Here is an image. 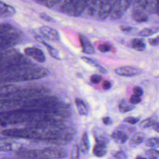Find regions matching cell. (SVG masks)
Wrapping results in <instances>:
<instances>
[{"label": "cell", "instance_id": "16", "mask_svg": "<svg viewBox=\"0 0 159 159\" xmlns=\"http://www.w3.org/2000/svg\"><path fill=\"white\" fill-rule=\"evenodd\" d=\"M111 137L115 142L120 144L125 143L129 139L128 134L120 129L114 130L111 135Z\"/></svg>", "mask_w": 159, "mask_h": 159}, {"label": "cell", "instance_id": "8", "mask_svg": "<svg viewBox=\"0 0 159 159\" xmlns=\"http://www.w3.org/2000/svg\"><path fill=\"white\" fill-rule=\"evenodd\" d=\"M24 101L12 98L7 97L0 99V112L7 111L12 109L20 108Z\"/></svg>", "mask_w": 159, "mask_h": 159}, {"label": "cell", "instance_id": "21", "mask_svg": "<svg viewBox=\"0 0 159 159\" xmlns=\"http://www.w3.org/2000/svg\"><path fill=\"white\" fill-rule=\"evenodd\" d=\"M80 149L84 154H86L89 152V142L88 135L87 132H84L81 137Z\"/></svg>", "mask_w": 159, "mask_h": 159}, {"label": "cell", "instance_id": "45", "mask_svg": "<svg viewBox=\"0 0 159 159\" xmlns=\"http://www.w3.org/2000/svg\"><path fill=\"white\" fill-rule=\"evenodd\" d=\"M3 54H4V50H2V51H0V59L3 56Z\"/></svg>", "mask_w": 159, "mask_h": 159}, {"label": "cell", "instance_id": "46", "mask_svg": "<svg viewBox=\"0 0 159 159\" xmlns=\"http://www.w3.org/2000/svg\"><path fill=\"white\" fill-rule=\"evenodd\" d=\"M145 158V157H143V156H137V157H136V158Z\"/></svg>", "mask_w": 159, "mask_h": 159}, {"label": "cell", "instance_id": "25", "mask_svg": "<svg viewBox=\"0 0 159 159\" xmlns=\"http://www.w3.org/2000/svg\"><path fill=\"white\" fill-rule=\"evenodd\" d=\"M159 32V27H147L142 29L140 31L138 32V35L139 36L147 37L153 35Z\"/></svg>", "mask_w": 159, "mask_h": 159}, {"label": "cell", "instance_id": "41", "mask_svg": "<svg viewBox=\"0 0 159 159\" xmlns=\"http://www.w3.org/2000/svg\"><path fill=\"white\" fill-rule=\"evenodd\" d=\"M120 29L122 32H130L132 30L133 27H130L129 25H120Z\"/></svg>", "mask_w": 159, "mask_h": 159}, {"label": "cell", "instance_id": "33", "mask_svg": "<svg viewBox=\"0 0 159 159\" xmlns=\"http://www.w3.org/2000/svg\"><path fill=\"white\" fill-rule=\"evenodd\" d=\"M101 80H102V76L101 75H99L93 74L90 77V81L93 84H98L99 83L101 82Z\"/></svg>", "mask_w": 159, "mask_h": 159}, {"label": "cell", "instance_id": "15", "mask_svg": "<svg viewBox=\"0 0 159 159\" xmlns=\"http://www.w3.org/2000/svg\"><path fill=\"white\" fill-rule=\"evenodd\" d=\"M15 142L9 137H0V152H9L15 149Z\"/></svg>", "mask_w": 159, "mask_h": 159}, {"label": "cell", "instance_id": "44", "mask_svg": "<svg viewBox=\"0 0 159 159\" xmlns=\"http://www.w3.org/2000/svg\"><path fill=\"white\" fill-rule=\"evenodd\" d=\"M152 127L155 131L159 133V122H155L152 125Z\"/></svg>", "mask_w": 159, "mask_h": 159}, {"label": "cell", "instance_id": "22", "mask_svg": "<svg viewBox=\"0 0 159 159\" xmlns=\"http://www.w3.org/2000/svg\"><path fill=\"white\" fill-rule=\"evenodd\" d=\"M75 104H76L78 114L80 116H87L88 114V111L83 101L80 98H76L75 100Z\"/></svg>", "mask_w": 159, "mask_h": 159}, {"label": "cell", "instance_id": "40", "mask_svg": "<svg viewBox=\"0 0 159 159\" xmlns=\"http://www.w3.org/2000/svg\"><path fill=\"white\" fill-rule=\"evenodd\" d=\"M40 17L41 19H42L43 20H46V21H53V19L50 16H49L48 15H47L45 13H43V12L40 13Z\"/></svg>", "mask_w": 159, "mask_h": 159}, {"label": "cell", "instance_id": "4", "mask_svg": "<svg viewBox=\"0 0 159 159\" xmlns=\"http://www.w3.org/2000/svg\"><path fill=\"white\" fill-rule=\"evenodd\" d=\"M31 61L15 49L4 50L0 59V76L22 66L30 65Z\"/></svg>", "mask_w": 159, "mask_h": 159}, {"label": "cell", "instance_id": "17", "mask_svg": "<svg viewBox=\"0 0 159 159\" xmlns=\"http://www.w3.org/2000/svg\"><path fill=\"white\" fill-rule=\"evenodd\" d=\"M107 152V143L96 142L93 149V154L98 157H104Z\"/></svg>", "mask_w": 159, "mask_h": 159}, {"label": "cell", "instance_id": "36", "mask_svg": "<svg viewBox=\"0 0 159 159\" xmlns=\"http://www.w3.org/2000/svg\"><path fill=\"white\" fill-rule=\"evenodd\" d=\"M114 158H119V159H124V158H127V156L125 154V153L122 151V150H119L116 152L114 154Z\"/></svg>", "mask_w": 159, "mask_h": 159}, {"label": "cell", "instance_id": "37", "mask_svg": "<svg viewBox=\"0 0 159 159\" xmlns=\"http://www.w3.org/2000/svg\"><path fill=\"white\" fill-rule=\"evenodd\" d=\"M80 148L78 145H75L74 148H73V150L72 152V155H71V158H78L80 157Z\"/></svg>", "mask_w": 159, "mask_h": 159}, {"label": "cell", "instance_id": "20", "mask_svg": "<svg viewBox=\"0 0 159 159\" xmlns=\"http://www.w3.org/2000/svg\"><path fill=\"white\" fill-rule=\"evenodd\" d=\"M131 47L135 50L142 52L146 48L145 42L143 39H134L130 42Z\"/></svg>", "mask_w": 159, "mask_h": 159}, {"label": "cell", "instance_id": "6", "mask_svg": "<svg viewBox=\"0 0 159 159\" xmlns=\"http://www.w3.org/2000/svg\"><path fill=\"white\" fill-rule=\"evenodd\" d=\"M49 89L44 86L19 87L9 97L17 98L23 101L43 95L48 93Z\"/></svg>", "mask_w": 159, "mask_h": 159}, {"label": "cell", "instance_id": "39", "mask_svg": "<svg viewBox=\"0 0 159 159\" xmlns=\"http://www.w3.org/2000/svg\"><path fill=\"white\" fill-rule=\"evenodd\" d=\"M148 43H150V45H151L152 46L158 45H159V35L157 36L155 38L150 39L148 40Z\"/></svg>", "mask_w": 159, "mask_h": 159}, {"label": "cell", "instance_id": "9", "mask_svg": "<svg viewBox=\"0 0 159 159\" xmlns=\"http://www.w3.org/2000/svg\"><path fill=\"white\" fill-rule=\"evenodd\" d=\"M89 0H75L70 9L66 13L72 16H79L86 9Z\"/></svg>", "mask_w": 159, "mask_h": 159}, {"label": "cell", "instance_id": "34", "mask_svg": "<svg viewBox=\"0 0 159 159\" xmlns=\"http://www.w3.org/2000/svg\"><path fill=\"white\" fill-rule=\"evenodd\" d=\"M139 121V118L134 117H127L124 119V122L130 124H135Z\"/></svg>", "mask_w": 159, "mask_h": 159}, {"label": "cell", "instance_id": "10", "mask_svg": "<svg viewBox=\"0 0 159 159\" xmlns=\"http://www.w3.org/2000/svg\"><path fill=\"white\" fill-rule=\"evenodd\" d=\"M114 72L120 76L131 77L139 75L142 73V71L140 69L134 66H124L116 68L114 70Z\"/></svg>", "mask_w": 159, "mask_h": 159}, {"label": "cell", "instance_id": "43", "mask_svg": "<svg viewBox=\"0 0 159 159\" xmlns=\"http://www.w3.org/2000/svg\"><path fill=\"white\" fill-rule=\"evenodd\" d=\"M111 87V83H110V81H107V80H105L103 83H102V88L104 89H110Z\"/></svg>", "mask_w": 159, "mask_h": 159}, {"label": "cell", "instance_id": "23", "mask_svg": "<svg viewBox=\"0 0 159 159\" xmlns=\"http://www.w3.org/2000/svg\"><path fill=\"white\" fill-rule=\"evenodd\" d=\"M144 134L142 132H137L131 138L129 144L131 147H135L140 145L144 140Z\"/></svg>", "mask_w": 159, "mask_h": 159}, {"label": "cell", "instance_id": "7", "mask_svg": "<svg viewBox=\"0 0 159 159\" xmlns=\"http://www.w3.org/2000/svg\"><path fill=\"white\" fill-rule=\"evenodd\" d=\"M23 34L14 28L0 36V51L4 50L21 42Z\"/></svg>", "mask_w": 159, "mask_h": 159}, {"label": "cell", "instance_id": "29", "mask_svg": "<svg viewBox=\"0 0 159 159\" xmlns=\"http://www.w3.org/2000/svg\"><path fill=\"white\" fill-rule=\"evenodd\" d=\"M146 157L151 159L159 158V150L156 149H149L145 152Z\"/></svg>", "mask_w": 159, "mask_h": 159}, {"label": "cell", "instance_id": "31", "mask_svg": "<svg viewBox=\"0 0 159 159\" xmlns=\"http://www.w3.org/2000/svg\"><path fill=\"white\" fill-rule=\"evenodd\" d=\"M14 27L9 24H0V36L12 30Z\"/></svg>", "mask_w": 159, "mask_h": 159}, {"label": "cell", "instance_id": "13", "mask_svg": "<svg viewBox=\"0 0 159 159\" xmlns=\"http://www.w3.org/2000/svg\"><path fill=\"white\" fill-rule=\"evenodd\" d=\"M79 41L81 47L82 52L85 54H93L95 53V49L91 42L83 34L78 35Z\"/></svg>", "mask_w": 159, "mask_h": 159}, {"label": "cell", "instance_id": "38", "mask_svg": "<svg viewBox=\"0 0 159 159\" xmlns=\"http://www.w3.org/2000/svg\"><path fill=\"white\" fill-rule=\"evenodd\" d=\"M133 93H134V94H135L137 96H142L143 95V89L140 87L135 86L133 89Z\"/></svg>", "mask_w": 159, "mask_h": 159}, {"label": "cell", "instance_id": "12", "mask_svg": "<svg viewBox=\"0 0 159 159\" xmlns=\"http://www.w3.org/2000/svg\"><path fill=\"white\" fill-rule=\"evenodd\" d=\"M39 31L40 34L46 39L51 40H58L60 35L58 31L50 27L43 25L40 27Z\"/></svg>", "mask_w": 159, "mask_h": 159}, {"label": "cell", "instance_id": "19", "mask_svg": "<svg viewBox=\"0 0 159 159\" xmlns=\"http://www.w3.org/2000/svg\"><path fill=\"white\" fill-rule=\"evenodd\" d=\"M135 108L134 104L130 102L127 99H122L119 104L118 109L120 113H125L133 110Z\"/></svg>", "mask_w": 159, "mask_h": 159}, {"label": "cell", "instance_id": "27", "mask_svg": "<svg viewBox=\"0 0 159 159\" xmlns=\"http://www.w3.org/2000/svg\"><path fill=\"white\" fill-rule=\"evenodd\" d=\"M145 145L152 148H159V137H151L145 142Z\"/></svg>", "mask_w": 159, "mask_h": 159}, {"label": "cell", "instance_id": "24", "mask_svg": "<svg viewBox=\"0 0 159 159\" xmlns=\"http://www.w3.org/2000/svg\"><path fill=\"white\" fill-rule=\"evenodd\" d=\"M159 0H147L146 11L150 13L157 14Z\"/></svg>", "mask_w": 159, "mask_h": 159}, {"label": "cell", "instance_id": "18", "mask_svg": "<svg viewBox=\"0 0 159 159\" xmlns=\"http://www.w3.org/2000/svg\"><path fill=\"white\" fill-rule=\"evenodd\" d=\"M81 58L83 61H84L86 63H88V64L92 65L93 66H94V68H96L101 73H107V70L103 66H102L99 63V62L98 61H96V60H94L93 58H89V57H84V56L81 57Z\"/></svg>", "mask_w": 159, "mask_h": 159}, {"label": "cell", "instance_id": "1", "mask_svg": "<svg viewBox=\"0 0 159 159\" xmlns=\"http://www.w3.org/2000/svg\"><path fill=\"white\" fill-rule=\"evenodd\" d=\"M2 134L11 138L34 140L55 145H66L74 137L72 129L63 123L47 128H12L3 130Z\"/></svg>", "mask_w": 159, "mask_h": 159}, {"label": "cell", "instance_id": "30", "mask_svg": "<svg viewBox=\"0 0 159 159\" xmlns=\"http://www.w3.org/2000/svg\"><path fill=\"white\" fill-rule=\"evenodd\" d=\"M155 122V120L152 117L145 119V120H142L140 124V127L142 128H148L152 127L153 124Z\"/></svg>", "mask_w": 159, "mask_h": 159}, {"label": "cell", "instance_id": "42", "mask_svg": "<svg viewBox=\"0 0 159 159\" xmlns=\"http://www.w3.org/2000/svg\"><path fill=\"white\" fill-rule=\"evenodd\" d=\"M102 122L105 125H111L112 123V119L109 117H105L102 119Z\"/></svg>", "mask_w": 159, "mask_h": 159}, {"label": "cell", "instance_id": "2", "mask_svg": "<svg viewBox=\"0 0 159 159\" xmlns=\"http://www.w3.org/2000/svg\"><path fill=\"white\" fill-rule=\"evenodd\" d=\"M52 114L42 111L18 108L0 112V126H7L40 120Z\"/></svg>", "mask_w": 159, "mask_h": 159}, {"label": "cell", "instance_id": "28", "mask_svg": "<svg viewBox=\"0 0 159 159\" xmlns=\"http://www.w3.org/2000/svg\"><path fill=\"white\" fill-rule=\"evenodd\" d=\"M0 11L2 12H7L9 14H13L15 13V9L11 6L7 5L6 3L0 1Z\"/></svg>", "mask_w": 159, "mask_h": 159}, {"label": "cell", "instance_id": "5", "mask_svg": "<svg viewBox=\"0 0 159 159\" xmlns=\"http://www.w3.org/2000/svg\"><path fill=\"white\" fill-rule=\"evenodd\" d=\"M19 158H63L67 156V152L59 147H50L43 149L19 150L16 153Z\"/></svg>", "mask_w": 159, "mask_h": 159}, {"label": "cell", "instance_id": "26", "mask_svg": "<svg viewBox=\"0 0 159 159\" xmlns=\"http://www.w3.org/2000/svg\"><path fill=\"white\" fill-rule=\"evenodd\" d=\"M41 42L47 48L48 53H50V55H51L52 57H53V58H55L57 60H60L59 53L57 50H56L55 48H53V47H52L51 45H50L49 44H48L47 42H45L44 41H41Z\"/></svg>", "mask_w": 159, "mask_h": 159}, {"label": "cell", "instance_id": "11", "mask_svg": "<svg viewBox=\"0 0 159 159\" xmlns=\"http://www.w3.org/2000/svg\"><path fill=\"white\" fill-rule=\"evenodd\" d=\"M24 53L26 55L34 59L39 63H44L45 61V56L43 51L37 47H28L24 49Z\"/></svg>", "mask_w": 159, "mask_h": 159}, {"label": "cell", "instance_id": "14", "mask_svg": "<svg viewBox=\"0 0 159 159\" xmlns=\"http://www.w3.org/2000/svg\"><path fill=\"white\" fill-rule=\"evenodd\" d=\"M132 17L137 22H145L148 20V15L145 10L136 7H134Z\"/></svg>", "mask_w": 159, "mask_h": 159}, {"label": "cell", "instance_id": "47", "mask_svg": "<svg viewBox=\"0 0 159 159\" xmlns=\"http://www.w3.org/2000/svg\"><path fill=\"white\" fill-rule=\"evenodd\" d=\"M157 14H158V16H159V4H158V12H157Z\"/></svg>", "mask_w": 159, "mask_h": 159}, {"label": "cell", "instance_id": "32", "mask_svg": "<svg viewBox=\"0 0 159 159\" xmlns=\"http://www.w3.org/2000/svg\"><path fill=\"white\" fill-rule=\"evenodd\" d=\"M98 49L99 52H101L102 53H105V52L111 51L112 49V47L109 44L102 43V44H100L98 46Z\"/></svg>", "mask_w": 159, "mask_h": 159}, {"label": "cell", "instance_id": "35", "mask_svg": "<svg viewBox=\"0 0 159 159\" xmlns=\"http://www.w3.org/2000/svg\"><path fill=\"white\" fill-rule=\"evenodd\" d=\"M129 101L130 103H132V104H139L141 102V98L140 96H137L135 94H132L129 99Z\"/></svg>", "mask_w": 159, "mask_h": 159}, {"label": "cell", "instance_id": "3", "mask_svg": "<svg viewBox=\"0 0 159 159\" xmlns=\"http://www.w3.org/2000/svg\"><path fill=\"white\" fill-rule=\"evenodd\" d=\"M48 70L43 67L28 65L0 76V83H16L39 80L47 76Z\"/></svg>", "mask_w": 159, "mask_h": 159}]
</instances>
